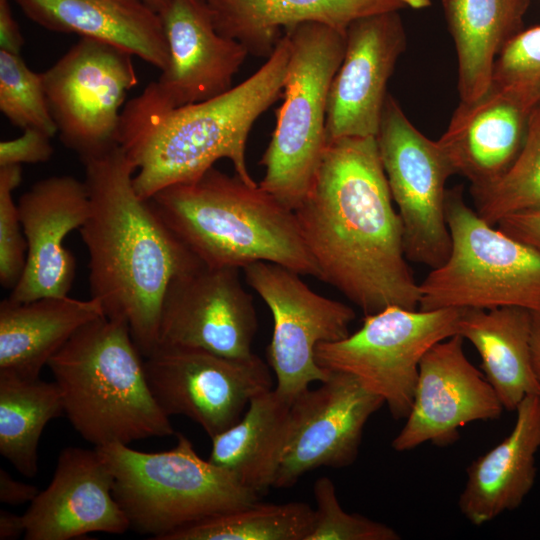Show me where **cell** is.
<instances>
[{
  "mask_svg": "<svg viewBox=\"0 0 540 540\" xmlns=\"http://www.w3.org/2000/svg\"><path fill=\"white\" fill-rule=\"evenodd\" d=\"M294 212L320 280L365 315L392 305L419 307V284L407 262L376 137L327 142L313 184Z\"/></svg>",
  "mask_w": 540,
  "mask_h": 540,
  "instance_id": "cell-1",
  "label": "cell"
},
{
  "mask_svg": "<svg viewBox=\"0 0 540 540\" xmlns=\"http://www.w3.org/2000/svg\"><path fill=\"white\" fill-rule=\"evenodd\" d=\"M90 199L79 229L89 253L91 298L125 321L145 358L158 347L161 306L177 276L202 262L135 191V165L119 144L81 158Z\"/></svg>",
  "mask_w": 540,
  "mask_h": 540,
  "instance_id": "cell-2",
  "label": "cell"
},
{
  "mask_svg": "<svg viewBox=\"0 0 540 540\" xmlns=\"http://www.w3.org/2000/svg\"><path fill=\"white\" fill-rule=\"evenodd\" d=\"M289 56L284 33L255 73L217 97L174 107L150 83L126 102L118 144L136 167L137 194L148 200L199 177L223 158L245 183L257 185L247 167V140L255 121L282 94Z\"/></svg>",
  "mask_w": 540,
  "mask_h": 540,
  "instance_id": "cell-3",
  "label": "cell"
},
{
  "mask_svg": "<svg viewBox=\"0 0 540 540\" xmlns=\"http://www.w3.org/2000/svg\"><path fill=\"white\" fill-rule=\"evenodd\" d=\"M176 236L205 265L272 262L320 279L295 212L258 184L214 166L199 177L164 188L148 199Z\"/></svg>",
  "mask_w": 540,
  "mask_h": 540,
  "instance_id": "cell-4",
  "label": "cell"
},
{
  "mask_svg": "<svg viewBox=\"0 0 540 540\" xmlns=\"http://www.w3.org/2000/svg\"><path fill=\"white\" fill-rule=\"evenodd\" d=\"M142 358L128 324L103 315L80 327L49 360L64 415L94 447L174 434L150 391Z\"/></svg>",
  "mask_w": 540,
  "mask_h": 540,
  "instance_id": "cell-5",
  "label": "cell"
},
{
  "mask_svg": "<svg viewBox=\"0 0 540 540\" xmlns=\"http://www.w3.org/2000/svg\"><path fill=\"white\" fill-rule=\"evenodd\" d=\"M95 448L113 474V495L130 529L156 540L260 496L202 459L181 433L176 446L163 452L137 451L121 443Z\"/></svg>",
  "mask_w": 540,
  "mask_h": 540,
  "instance_id": "cell-6",
  "label": "cell"
},
{
  "mask_svg": "<svg viewBox=\"0 0 540 540\" xmlns=\"http://www.w3.org/2000/svg\"><path fill=\"white\" fill-rule=\"evenodd\" d=\"M290 56L283 102L260 164L265 174L258 185L295 211L307 196L327 144L326 112L331 82L343 60L345 33L316 22L284 32Z\"/></svg>",
  "mask_w": 540,
  "mask_h": 540,
  "instance_id": "cell-7",
  "label": "cell"
},
{
  "mask_svg": "<svg viewBox=\"0 0 540 540\" xmlns=\"http://www.w3.org/2000/svg\"><path fill=\"white\" fill-rule=\"evenodd\" d=\"M445 212L451 250L419 284V309L540 312V250L488 224L466 204L462 186L447 190Z\"/></svg>",
  "mask_w": 540,
  "mask_h": 540,
  "instance_id": "cell-8",
  "label": "cell"
},
{
  "mask_svg": "<svg viewBox=\"0 0 540 540\" xmlns=\"http://www.w3.org/2000/svg\"><path fill=\"white\" fill-rule=\"evenodd\" d=\"M461 311L388 306L365 315L362 326L345 338L318 344L315 360L328 372L354 376L384 400L395 419L406 418L422 357L457 334Z\"/></svg>",
  "mask_w": 540,
  "mask_h": 540,
  "instance_id": "cell-9",
  "label": "cell"
},
{
  "mask_svg": "<svg viewBox=\"0 0 540 540\" xmlns=\"http://www.w3.org/2000/svg\"><path fill=\"white\" fill-rule=\"evenodd\" d=\"M376 141L399 210L406 258L434 269L446 261L451 250L445 184L454 174L453 168L438 142L414 127L390 94Z\"/></svg>",
  "mask_w": 540,
  "mask_h": 540,
  "instance_id": "cell-10",
  "label": "cell"
},
{
  "mask_svg": "<svg viewBox=\"0 0 540 540\" xmlns=\"http://www.w3.org/2000/svg\"><path fill=\"white\" fill-rule=\"evenodd\" d=\"M130 53L81 37L42 73L63 144L80 158L118 144L122 106L138 78Z\"/></svg>",
  "mask_w": 540,
  "mask_h": 540,
  "instance_id": "cell-11",
  "label": "cell"
},
{
  "mask_svg": "<svg viewBox=\"0 0 540 540\" xmlns=\"http://www.w3.org/2000/svg\"><path fill=\"white\" fill-rule=\"evenodd\" d=\"M243 270L248 285L272 313L267 359L276 377L275 390L293 401L311 383L329 377L317 364L315 349L320 343L348 336L355 312L347 304L314 292L301 274L282 265L258 261Z\"/></svg>",
  "mask_w": 540,
  "mask_h": 540,
  "instance_id": "cell-12",
  "label": "cell"
},
{
  "mask_svg": "<svg viewBox=\"0 0 540 540\" xmlns=\"http://www.w3.org/2000/svg\"><path fill=\"white\" fill-rule=\"evenodd\" d=\"M269 366L203 349L158 346L144 358L150 391L168 416L182 415L212 438L235 424L257 394L272 389Z\"/></svg>",
  "mask_w": 540,
  "mask_h": 540,
  "instance_id": "cell-13",
  "label": "cell"
},
{
  "mask_svg": "<svg viewBox=\"0 0 540 540\" xmlns=\"http://www.w3.org/2000/svg\"><path fill=\"white\" fill-rule=\"evenodd\" d=\"M384 400L357 378L329 372L290 406L285 446L273 487L286 489L320 467L343 468L357 458L363 429Z\"/></svg>",
  "mask_w": 540,
  "mask_h": 540,
  "instance_id": "cell-14",
  "label": "cell"
},
{
  "mask_svg": "<svg viewBox=\"0 0 540 540\" xmlns=\"http://www.w3.org/2000/svg\"><path fill=\"white\" fill-rule=\"evenodd\" d=\"M257 326L253 298L242 285L239 268L202 263L169 284L161 306L158 346L247 359L254 355Z\"/></svg>",
  "mask_w": 540,
  "mask_h": 540,
  "instance_id": "cell-15",
  "label": "cell"
},
{
  "mask_svg": "<svg viewBox=\"0 0 540 540\" xmlns=\"http://www.w3.org/2000/svg\"><path fill=\"white\" fill-rule=\"evenodd\" d=\"M456 334L433 345L422 357L406 422L392 441L398 452L423 443L447 445L459 428L493 420L504 410L489 382L465 355Z\"/></svg>",
  "mask_w": 540,
  "mask_h": 540,
  "instance_id": "cell-16",
  "label": "cell"
},
{
  "mask_svg": "<svg viewBox=\"0 0 540 540\" xmlns=\"http://www.w3.org/2000/svg\"><path fill=\"white\" fill-rule=\"evenodd\" d=\"M345 38L344 57L328 93L327 142L376 137L388 95L387 83L407 45L398 11L353 21Z\"/></svg>",
  "mask_w": 540,
  "mask_h": 540,
  "instance_id": "cell-17",
  "label": "cell"
},
{
  "mask_svg": "<svg viewBox=\"0 0 540 540\" xmlns=\"http://www.w3.org/2000/svg\"><path fill=\"white\" fill-rule=\"evenodd\" d=\"M17 207L27 255L22 275L8 298L28 302L67 296L76 261L65 248L64 239L88 218L90 199L85 182L68 175L42 179L22 194Z\"/></svg>",
  "mask_w": 540,
  "mask_h": 540,
  "instance_id": "cell-18",
  "label": "cell"
},
{
  "mask_svg": "<svg viewBox=\"0 0 540 540\" xmlns=\"http://www.w3.org/2000/svg\"><path fill=\"white\" fill-rule=\"evenodd\" d=\"M113 474L98 450L64 448L50 484L23 514L26 540L123 534L129 521L113 495Z\"/></svg>",
  "mask_w": 540,
  "mask_h": 540,
  "instance_id": "cell-19",
  "label": "cell"
},
{
  "mask_svg": "<svg viewBox=\"0 0 540 540\" xmlns=\"http://www.w3.org/2000/svg\"><path fill=\"white\" fill-rule=\"evenodd\" d=\"M169 64L156 92L177 107L217 97L230 90L234 75L249 54L237 40L216 30L206 0H170L160 14Z\"/></svg>",
  "mask_w": 540,
  "mask_h": 540,
  "instance_id": "cell-20",
  "label": "cell"
},
{
  "mask_svg": "<svg viewBox=\"0 0 540 540\" xmlns=\"http://www.w3.org/2000/svg\"><path fill=\"white\" fill-rule=\"evenodd\" d=\"M530 113L492 86L476 100L461 101L437 141L454 174L467 178L471 190L501 178L524 145Z\"/></svg>",
  "mask_w": 540,
  "mask_h": 540,
  "instance_id": "cell-21",
  "label": "cell"
},
{
  "mask_svg": "<svg viewBox=\"0 0 540 540\" xmlns=\"http://www.w3.org/2000/svg\"><path fill=\"white\" fill-rule=\"evenodd\" d=\"M221 35L240 42L249 54L268 58L284 32L316 22L346 33L355 20L430 0H206Z\"/></svg>",
  "mask_w": 540,
  "mask_h": 540,
  "instance_id": "cell-22",
  "label": "cell"
},
{
  "mask_svg": "<svg viewBox=\"0 0 540 540\" xmlns=\"http://www.w3.org/2000/svg\"><path fill=\"white\" fill-rule=\"evenodd\" d=\"M45 29L120 48L164 71L169 49L160 13L144 0H14Z\"/></svg>",
  "mask_w": 540,
  "mask_h": 540,
  "instance_id": "cell-23",
  "label": "cell"
},
{
  "mask_svg": "<svg viewBox=\"0 0 540 540\" xmlns=\"http://www.w3.org/2000/svg\"><path fill=\"white\" fill-rule=\"evenodd\" d=\"M515 411L510 434L467 468L458 506L474 525H483L519 507L535 483L540 448L539 395L527 396Z\"/></svg>",
  "mask_w": 540,
  "mask_h": 540,
  "instance_id": "cell-24",
  "label": "cell"
},
{
  "mask_svg": "<svg viewBox=\"0 0 540 540\" xmlns=\"http://www.w3.org/2000/svg\"><path fill=\"white\" fill-rule=\"evenodd\" d=\"M91 298L43 297L0 303V371L37 379L51 357L86 323L103 316Z\"/></svg>",
  "mask_w": 540,
  "mask_h": 540,
  "instance_id": "cell-25",
  "label": "cell"
},
{
  "mask_svg": "<svg viewBox=\"0 0 540 540\" xmlns=\"http://www.w3.org/2000/svg\"><path fill=\"white\" fill-rule=\"evenodd\" d=\"M531 333L532 311L521 307L461 311L457 334L476 348L483 375L504 410L515 411L524 398L539 395Z\"/></svg>",
  "mask_w": 540,
  "mask_h": 540,
  "instance_id": "cell-26",
  "label": "cell"
},
{
  "mask_svg": "<svg viewBox=\"0 0 540 540\" xmlns=\"http://www.w3.org/2000/svg\"><path fill=\"white\" fill-rule=\"evenodd\" d=\"M530 0H443L458 59L461 101H473L491 85L493 66L523 30Z\"/></svg>",
  "mask_w": 540,
  "mask_h": 540,
  "instance_id": "cell-27",
  "label": "cell"
},
{
  "mask_svg": "<svg viewBox=\"0 0 540 540\" xmlns=\"http://www.w3.org/2000/svg\"><path fill=\"white\" fill-rule=\"evenodd\" d=\"M291 403L273 388L254 396L235 424L211 438L208 460L244 487L265 492L279 469Z\"/></svg>",
  "mask_w": 540,
  "mask_h": 540,
  "instance_id": "cell-28",
  "label": "cell"
},
{
  "mask_svg": "<svg viewBox=\"0 0 540 540\" xmlns=\"http://www.w3.org/2000/svg\"><path fill=\"white\" fill-rule=\"evenodd\" d=\"M64 415L55 381L0 371V453L23 476L38 473V444L47 423Z\"/></svg>",
  "mask_w": 540,
  "mask_h": 540,
  "instance_id": "cell-29",
  "label": "cell"
},
{
  "mask_svg": "<svg viewBox=\"0 0 540 540\" xmlns=\"http://www.w3.org/2000/svg\"><path fill=\"white\" fill-rule=\"evenodd\" d=\"M313 516L304 502L256 501L187 525L164 540H306Z\"/></svg>",
  "mask_w": 540,
  "mask_h": 540,
  "instance_id": "cell-30",
  "label": "cell"
},
{
  "mask_svg": "<svg viewBox=\"0 0 540 540\" xmlns=\"http://www.w3.org/2000/svg\"><path fill=\"white\" fill-rule=\"evenodd\" d=\"M471 193L476 212L493 226L509 215L540 208V105L529 115L524 145L511 167Z\"/></svg>",
  "mask_w": 540,
  "mask_h": 540,
  "instance_id": "cell-31",
  "label": "cell"
},
{
  "mask_svg": "<svg viewBox=\"0 0 540 540\" xmlns=\"http://www.w3.org/2000/svg\"><path fill=\"white\" fill-rule=\"evenodd\" d=\"M0 110L15 126L57 133L47 102L42 73L32 71L21 58L0 50Z\"/></svg>",
  "mask_w": 540,
  "mask_h": 540,
  "instance_id": "cell-32",
  "label": "cell"
},
{
  "mask_svg": "<svg viewBox=\"0 0 540 540\" xmlns=\"http://www.w3.org/2000/svg\"><path fill=\"white\" fill-rule=\"evenodd\" d=\"M490 86L528 111L540 105V26L522 30L499 54Z\"/></svg>",
  "mask_w": 540,
  "mask_h": 540,
  "instance_id": "cell-33",
  "label": "cell"
},
{
  "mask_svg": "<svg viewBox=\"0 0 540 540\" xmlns=\"http://www.w3.org/2000/svg\"><path fill=\"white\" fill-rule=\"evenodd\" d=\"M313 496L316 508L306 540L400 539L392 527L357 513L346 512L339 503L333 481L327 476L315 481Z\"/></svg>",
  "mask_w": 540,
  "mask_h": 540,
  "instance_id": "cell-34",
  "label": "cell"
},
{
  "mask_svg": "<svg viewBox=\"0 0 540 540\" xmlns=\"http://www.w3.org/2000/svg\"><path fill=\"white\" fill-rule=\"evenodd\" d=\"M22 180L21 165L0 167V283L12 289L26 263L27 242L13 191Z\"/></svg>",
  "mask_w": 540,
  "mask_h": 540,
  "instance_id": "cell-35",
  "label": "cell"
},
{
  "mask_svg": "<svg viewBox=\"0 0 540 540\" xmlns=\"http://www.w3.org/2000/svg\"><path fill=\"white\" fill-rule=\"evenodd\" d=\"M50 139L43 131L25 129L20 137L1 141L0 167L48 161L53 154Z\"/></svg>",
  "mask_w": 540,
  "mask_h": 540,
  "instance_id": "cell-36",
  "label": "cell"
},
{
  "mask_svg": "<svg viewBox=\"0 0 540 540\" xmlns=\"http://www.w3.org/2000/svg\"><path fill=\"white\" fill-rule=\"evenodd\" d=\"M497 225L506 234L540 250V208L509 215Z\"/></svg>",
  "mask_w": 540,
  "mask_h": 540,
  "instance_id": "cell-37",
  "label": "cell"
},
{
  "mask_svg": "<svg viewBox=\"0 0 540 540\" xmlns=\"http://www.w3.org/2000/svg\"><path fill=\"white\" fill-rule=\"evenodd\" d=\"M40 490L31 484L15 480L0 468V501L3 504L18 506L32 502Z\"/></svg>",
  "mask_w": 540,
  "mask_h": 540,
  "instance_id": "cell-38",
  "label": "cell"
},
{
  "mask_svg": "<svg viewBox=\"0 0 540 540\" xmlns=\"http://www.w3.org/2000/svg\"><path fill=\"white\" fill-rule=\"evenodd\" d=\"M23 44L24 40L12 14L9 0H0V50L20 54Z\"/></svg>",
  "mask_w": 540,
  "mask_h": 540,
  "instance_id": "cell-39",
  "label": "cell"
},
{
  "mask_svg": "<svg viewBox=\"0 0 540 540\" xmlns=\"http://www.w3.org/2000/svg\"><path fill=\"white\" fill-rule=\"evenodd\" d=\"M26 530L24 516L11 511L0 510V540H14L24 536Z\"/></svg>",
  "mask_w": 540,
  "mask_h": 540,
  "instance_id": "cell-40",
  "label": "cell"
},
{
  "mask_svg": "<svg viewBox=\"0 0 540 540\" xmlns=\"http://www.w3.org/2000/svg\"><path fill=\"white\" fill-rule=\"evenodd\" d=\"M531 353L535 376L540 387V312H532Z\"/></svg>",
  "mask_w": 540,
  "mask_h": 540,
  "instance_id": "cell-41",
  "label": "cell"
},
{
  "mask_svg": "<svg viewBox=\"0 0 540 540\" xmlns=\"http://www.w3.org/2000/svg\"><path fill=\"white\" fill-rule=\"evenodd\" d=\"M149 6H151L158 13H162L168 6L170 0H144Z\"/></svg>",
  "mask_w": 540,
  "mask_h": 540,
  "instance_id": "cell-42",
  "label": "cell"
}]
</instances>
